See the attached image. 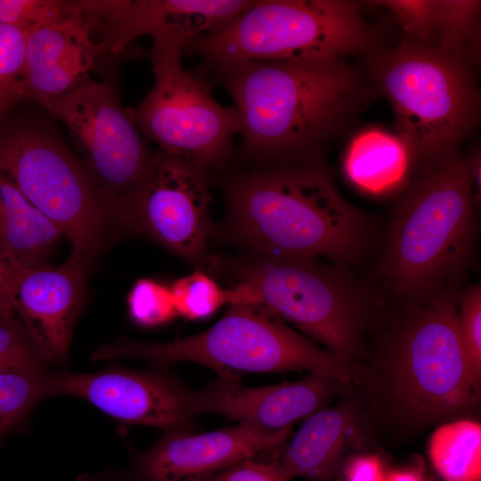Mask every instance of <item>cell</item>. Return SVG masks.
Listing matches in <instances>:
<instances>
[{"label":"cell","instance_id":"cell-1","mask_svg":"<svg viewBox=\"0 0 481 481\" xmlns=\"http://www.w3.org/2000/svg\"><path fill=\"white\" fill-rule=\"evenodd\" d=\"M213 70L234 102L244 151L274 165L313 159L374 95L342 58L243 61Z\"/></svg>","mask_w":481,"mask_h":481},{"label":"cell","instance_id":"cell-2","mask_svg":"<svg viewBox=\"0 0 481 481\" xmlns=\"http://www.w3.org/2000/svg\"><path fill=\"white\" fill-rule=\"evenodd\" d=\"M228 229L255 254L343 265L369 247L371 217L350 204L314 159L240 173L226 188Z\"/></svg>","mask_w":481,"mask_h":481},{"label":"cell","instance_id":"cell-3","mask_svg":"<svg viewBox=\"0 0 481 481\" xmlns=\"http://www.w3.org/2000/svg\"><path fill=\"white\" fill-rule=\"evenodd\" d=\"M455 288L409 306L380 351L351 372L368 411L403 429L462 419L478 405L458 327Z\"/></svg>","mask_w":481,"mask_h":481},{"label":"cell","instance_id":"cell-4","mask_svg":"<svg viewBox=\"0 0 481 481\" xmlns=\"http://www.w3.org/2000/svg\"><path fill=\"white\" fill-rule=\"evenodd\" d=\"M424 167L393 214L380 267L410 306L455 288L477 240L467 157L454 153Z\"/></svg>","mask_w":481,"mask_h":481},{"label":"cell","instance_id":"cell-5","mask_svg":"<svg viewBox=\"0 0 481 481\" xmlns=\"http://www.w3.org/2000/svg\"><path fill=\"white\" fill-rule=\"evenodd\" d=\"M365 71L395 117L396 135L424 166L457 153L477 124L480 97L469 63L404 36L368 51Z\"/></svg>","mask_w":481,"mask_h":481},{"label":"cell","instance_id":"cell-6","mask_svg":"<svg viewBox=\"0 0 481 481\" xmlns=\"http://www.w3.org/2000/svg\"><path fill=\"white\" fill-rule=\"evenodd\" d=\"M232 275L259 306L331 352L349 371L367 353L376 306L364 286L340 264L319 258L255 254L230 264Z\"/></svg>","mask_w":481,"mask_h":481},{"label":"cell","instance_id":"cell-7","mask_svg":"<svg viewBox=\"0 0 481 481\" xmlns=\"http://www.w3.org/2000/svg\"><path fill=\"white\" fill-rule=\"evenodd\" d=\"M360 4L348 0H255L240 15L192 41L205 70L243 61L342 58L378 46Z\"/></svg>","mask_w":481,"mask_h":481},{"label":"cell","instance_id":"cell-8","mask_svg":"<svg viewBox=\"0 0 481 481\" xmlns=\"http://www.w3.org/2000/svg\"><path fill=\"white\" fill-rule=\"evenodd\" d=\"M90 358H138L159 368L190 362L234 375L323 371L351 384L349 371L331 352L254 305H231L214 325L194 335L159 343L119 340L98 346Z\"/></svg>","mask_w":481,"mask_h":481},{"label":"cell","instance_id":"cell-9","mask_svg":"<svg viewBox=\"0 0 481 481\" xmlns=\"http://www.w3.org/2000/svg\"><path fill=\"white\" fill-rule=\"evenodd\" d=\"M0 175L69 240L88 268L116 232L86 165L51 131L18 122L0 126Z\"/></svg>","mask_w":481,"mask_h":481},{"label":"cell","instance_id":"cell-10","mask_svg":"<svg viewBox=\"0 0 481 481\" xmlns=\"http://www.w3.org/2000/svg\"><path fill=\"white\" fill-rule=\"evenodd\" d=\"M183 48L153 40L148 52L154 86L135 107L126 109L141 134L161 152L209 172L225 167L240 133L233 107L218 103L198 72L183 68Z\"/></svg>","mask_w":481,"mask_h":481},{"label":"cell","instance_id":"cell-11","mask_svg":"<svg viewBox=\"0 0 481 481\" xmlns=\"http://www.w3.org/2000/svg\"><path fill=\"white\" fill-rule=\"evenodd\" d=\"M42 106L69 130L95 181L116 230L143 190L158 153L124 109L110 80L90 77Z\"/></svg>","mask_w":481,"mask_h":481},{"label":"cell","instance_id":"cell-12","mask_svg":"<svg viewBox=\"0 0 481 481\" xmlns=\"http://www.w3.org/2000/svg\"><path fill=\"white\" fill-rule=\"evenodd\" d=\"M290 433L246 422L203 433L167 430L125 469L86 473L77 481H201L243 459L282 450Z\"/></svg>","mask_w":481,"mask_h":481},{"label":"cell","instance_id":"cell-13","mask_svg":"<svg viewBox=\"0 0 481 481\" xmlns=\"http://www.w3.org/2000/svg\"><path fill=\"white\" fill-rule=\"evenodd\" d=\"M44 397H80L123 423L167 430L194 429L190 390L162 370L135 371L111 366L87 373L46 372Z\"/></svg>","mask_w":481,"mask_h":481},{"label":"cell","instance_id":"cell-14","mask_svg":"<svg viewBox=\"0 0 481 481\" xmlns=\"http://www.w3.org/2000/svg\"><path fill=\"white\" fill-rule=\"evenodd\" d=\"M210 201L208 172L160 151L122 230L195 261L207 249Z\"/></svg>","mask_w":481,"mask_h":481},{"label":"cell","instance_id":"cell-15","mask_svg":"<svg viewBox=\"0 0 481 481\" xmlns=\"http://www.w3.org/2000/svg\"><path fill=\"white\" fill-rule=\"evenodd\" d=\"M254 0L81 1L94 28L102 30L106 52L121 53L138 37L167 40L183 50L197 37L235 19Z\"/></svg>","mask_w":481,"mask_h":481},{"label":"cell","instance_id":"cell-16","mask_svg":"<svg viewBox=\"0 0 481 481\" xmlns=\"http://www.w3.org/2000/svg\"><path fill=\"white\" fill-rule=\"evenodd\" d=\"M349 388L336 376L323 371L310 372L296 381L260 387L244 385L239 375L217 373L214 380L192 391L191 411L194 416L216 413L277 431L328 407Z\"/></svg>","mask_w":481,"mask_h":481},{"label":"cell","instance_id":"cell-17","mask_svg":"<svg viewBox=\"0 0 481 481\" xmlns=\"http://www.w3.org/2000/svg\"><path fill=\"white\" fill-rule=\"evenodd\" d=\"M88 270L71 257L58 266L46 261L12 269L9 298L13 314L45 363H60L68 357Z\"/></svg>","mask_w":481,"mask_h":481},{"label":"cell","instance_id":"cell-18","mask_svg":"<svg viewBox=\"0 0 481 481\" xmlns=\"http://www.w3.org/2000/svg\"><path fill=\"white\" fill-rule=\"evenodd\" d=\"M94 30L79 1L73 14L27 34L25 99L43 105L88 80L99 57L106 53L103 43L94 39Z\"/></svg>","mask_w":481,"mask_h":481},{"label":"cell","instance_id":"cell-19","mask_svg":"<svg viewBox=\"0 0 481 481\" xmlns=\"http://www.w3.org/2000/svg\"><path fill=\"white\" fill-rule=\"evenodd\" d=\"M343 398L307 417L284 446L279 462L286 481L295 477L331 481L349 451L361 448L368 421L349 391Z\"/></svg>","mask_w":481,"mask_h":481},{"label":"cell","instance_id":"cell-20","mask_svg":"<svg viewBox=\"0 0 481 481\" xmlns=\"http://www.w3.org/2000/svg\"><path fill=\"white\" fill-rule=\"evenodd\" d=\"M414 159L396 134L369 127L350 140L343 158L347 180L362 192L387 196L403 188Z\"/></svg>","mask_w":481,"mask_h":481},{"label":"cell","instance_id":"cell-21","mask_svg":"<svg viewBox=\"0 0 481 481\" xmlns=\"http://www.w3.org/2000/svg\"><path fill=\"white\" fill-rule=\"evenodd\" d=\"M63 235L0 175V251L13 269L47 261Z\"/></svg>","mask_w":481,"mask_h":481},{"label":"cell","instance_id":"cell-22","mask_svg":"<svg viewBox=\"0 0 481 481\" xmlns=\"http://www.w3.org/2000/svg\"><path fill=\"white\" fill-rule=\"evenodd\" d=\"M431 465L444 481H481V425L462 418L442 423L429 437Z\"/></svg>","mask_w":481,"mask_h":481},{"label":"cell","instance_id":"cell-23","mask_svg":"<svg viewBox=\"0 0 481 481\" xmlns=\"http://www.w3.org/2000/svg\"><path fill=\"white\" fill-rule=\"evenodd\" d=\"M481 2L436 0V46L470 65L480 61Z\"/></svg>","mask_w":481,"mask_h":481},{"label":"cell","instance_id":"cell-24","mask_svg":"<svg viewBox=\"0 0 481 481\" xmlns=\"http://www.w3.org/2000/svg\"><path fill=\"white\" fill-rule=\"evenodd\" d=\"M44 364L0 368V438L16 429L44 397Z\"/></svg>","mask_w":481,"mask_h":481},{"label":"cell","instance_id":"cell-25","mask_svg":"<svg viewBox=\"0 0 481 481\" xmlns=\"http://www.w3.org/2000/svg\"><path fill=\"white\" fill-rule=\"evenodd\" d=\"M27 34L0 23V121L22 100Z\"/></svg>","mask_w":481,"mask_h":481},{"label":"cell","instance_id":"cell-26","mask_svg":"<svg viewBox=\"0 0 481 481\" xmlns=\"http://www.w3.org/2000/svg\"><path fill=\"white\" fill-rule=\"evenodd\" d=\"M170 288L177 315L189 320L208 318L229 303L228 289L200 271L175 280Z\"/></svg>","mask_w":481,"mask_h":481},{"label":"cell","instance_id":"cell-27","mask_svg":"<svg viewBox=\"0 0 481 481\" xmlns=\"http://www.w3.org/2000/svg\"><path fill=\"white\" fill-rule=\"evenodd\" d=\"M127 307L131 320L145 328L163 325L177 315L170 286L150 278L133 284Z\"/></svg>","mask_w":481,"mask_h":481},{"label":"cell","instance_id":"cell-28","mask_svg":"<svg viewBox=\"0 0 481 481\" xmlns=\"http://www.w3.org/2000/svg\"><path fill=\"white\" fill-rule=\"evenodd\" d=\"M79 8V1L0 0V23L26 34L62 20Z\"/></svg>","mask_w":481,"mask_h":481},{"label":"cell","instance_id":"cell-29","mask_svg":"<svg viewBox=\"0 0 481 481\" xmlns=\"http://www.w3.org/2000/svg\"><path fill=\"white\" fill-rule=\"evenodd\" d=\"M457 327L470 376L481 382V288L472 285L458 296Z\"/></svg>","mask_w":481,"mask_h":481},{"label":"cell","instance_id":"cell-30","mask_svg":"<svg viewBox=\"0 0 481 481\" xmlns=\"http://www.w3.org/2000/svg\"><path fill=\"white\" fill-rule=\"evenodd\" d=\"M369 3L387 9L397 19L405 37L421 44L436 45V0H381Z\"/></svg>","mask_w":481,"mask_h":481},{"label":"cell","instance_id":"cell-31","mask_svg":"<svg viewBox=\"0 0 481 481\" xmlns=\"http://www.w3.org/2000/svg\"><path fill=\"white\" fill-rule=\"evenodd\" d=\"M45 363L15 315L0 316V368Z\"/></svg>","mask_w":481,"mask_h":481},{"label":"cell","instance_id":"cell-32","mask_svg":"<svg viewBox=\"0 0 481 481\" xmlns=\"http://www.w3.org/2000/svg\"><path fill=\"white\" fill-rule=\"evenodd\" d=\"M201 481H286L279 457L263 460L249 457L209 476Z\"/></svg>","mask_w":481,"mask_h":481},{"label":"cell","instance_id":"cell-33","mask_svg":"<svg viewBox=\"0 0 481 481\" xmlns=\"http://www.w3.org/2000/svg\"><path fill=\"white\" fill-rule=\"evenodd\" d=\"M341 481H385L387 470L381 457L373 452H356L342 465Z\"/></svg>","mask_w":481,"mask_h":481},{"label":"cell","instance_id":"cell-34","mask_svg":"<svg viewBox=\"0 0 481 481\" xmlns=\"http://www.w3.org/2000/svg\"><path fill=\"white\" fill-rule=\"evenodd\" d=\"M12 267L0 251V316L14 315L9 298Z\"/></svg>","mask_w":481,"mask_h":481},{"label":"cell","instance_id":"cell-35","mask_svg":"<svg viewBox=\"0 0 481 481\" xmlns=\"http://www.w3.org/2000/svg\"><path fill=\"white\" fill-rule=\"evenodd\" d=\"M385 481H428L421 461L387 470Z\"/></svg>","mask_w":481,"mask_h":481},{"label":"cell","instance_id":"cell-36","mask_svg":"<svg viewBox=\"0 0 481 481\" xmlns=\"http://www.w3.org/2000/svg\"><path fill=\"white\" fill-rule=\"evenodd\" d=\"M469 175L472 185V195L475 208L481 202V155L480 151L475 150L468 157Z\"/></svg>","mask_w":481,"mask_h":481}]
</instances>
